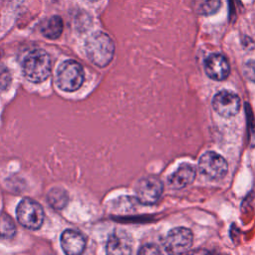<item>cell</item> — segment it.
<instances>
[{
  "label": "cell",
  "mask_w": 255,
  "mask_h": 255,
  "mask_svg": "<svg viewBox=\"0 0 255 255\" xmlns=\"http://www.w3.org/2000/svg\"><path fill=\"white\" fill-rule=\"evenodd\" d=\"M85 49L90 61L101 68L108 66L115 54L114 41L108 34L101 31L93 33L87 39Z\"/></svg>",
  "instance_id": "6da1fadb"
},
{
  "label": "cell",
  "mask_w": 255,
  "mask_h": 255,
  "mask_svg": "<svg viewBox=\"0 0 255 255\" xmlns=\"http://www.w3.org/2000/svg\"><path fill=\"white\" fill-rule=\"evenodd\" d=\"M22 69L28 80L34 83H41L51 74V58L42 49L32 50L24 58Z\"/></svg>",
  "instance_id": "7a4b0ae2"
},
{
  "label": "cell",
  "mask_w": 255,
  "mask_h": 255,
  "mask_svg": "<svg viewBox=\"0 0 255 255\" xmlns=\"http://www.w3.org/2000/svg\"><path fill=\"white\" fill-rule=\"evenodd\" d=\"M84 82V70L81 64L74 60L63 62L57 70V84L66 92L78 90Z\"/></svg>",
  "instance_id": "3957f363"
},
{
  "label": "cell",
  "mask_w": 255,
  "mask_h": 255,
  "mask_svg": "<svg viewBox=\"0 0 255 255\" xmlns=\"http://www.w3.org/2000/svg\"><path fill=\"white\" fill-rule=\"evenodd\" d=\"M19 223L31 230L39 229L44 221V210L42 206L31 198H24L20 201L16 209Z\"/></svg>",
  "instance_id": "277c9868"
},
{
  "label": "cell",
  "mask_w": 255,
  "mask_h": 255,
  "mask_svg": "<svg viewBox=\"0 0 255 255\" xmlns=\"http://www.w3.org/2000/svg\"><path fill=\"white\" fill-rule=\"evenodd\" d=\"M198 169L204 176L210 179H220L226 175L228 164L220 154L214 151H206L199 158Z\"/></svg>",
  "instance_id": "5b68a950"
},
{
  "label": "cell",
  "mask_w": 255,
  "mask_h": 255,
  "mask_svg": "<svg viewBox=\"0 0 255 255\" xmlns=\"http://www.w3.org/2000/svg\"><path fill=\"white\" fill-rule=\"evenodd\" d=\"M163 191V184L156 176H146L141 178L135 187L136 199L143 205L155 204Z\"/></svg>",
  "instance_id": "8992f818"
},
{
  "label": "cell",
  "mask_w": 255,
  "mask_h": 255,
  "mask_svg": "<svg viewBox=\"0 0 255 255\" xmlns=\"http://www.w3.org/2000/svg\"><path fill=\"white\" fill-rule=\"evenodd\" d=\"M193 241L192 232L185 227L171 229L164 239V250L169 254H180L187 252Z\"/></svg>",
  "instance_id": "52a82bcc"
},
{
  "label": "cell",
  "mask_w": 255,
  "mask_h": 255,
  "mask_svg": "<svg viewBox=\"0 0 255 255\" xmlns=\"http://www.w3.org/2000/svg\"><path fill=\"white\" fill-rule=\"evenodd\" d=\"M212 107L221 117L231 118L239 112L240 98L231 91H220L213 97Z\"/></svg>",
  "instance_id": "ba28073f"
},
{
  "label": "cell",
  "mask_w": 255,
  "mask_h": 255,
  "mask_svg": "<svg viewBox=\"0 0 255 255\" xmlns=\"http://www.w3.org/2000/svg\"><path fill=\"white\" fill-rule=\"evenodd\" d=\"M204 69L206 75L216 81L225 80L230 74L229 63L225 56L221 54H211L205 60Z\"/></svg>",
  "instance_id": "9c48e42d"
},
{
  "label": "cell",
  "mask_w": 255,
  "mask_h": 255,
  "mask_svg": "<svg viewBox=\"0 0 255 255\" xmlns=\"http://www.w3.org/2000/svg\"><path fill=\"white\" fill-rule=\"evenodd\" d=\"M131 238L122 229H115L107 241L109 254H129L131 252Z\"/></svg>",
  "instance_id": "30bf717a"
},
{
  "label": "cell",
  "mask_w": 255,
  "mask_h": 255,
  "mask_svg": "<svg viewBox=\"0 0 255 255\" xmlns=\"http://www.w3.org/2000/svg\"><path fill=\"white\" fill-rule=\"evenodd\" d=\"M60 241L63 251L69 255L81 254L86 247V239L83 234L72 229L65 230L61 235Z\"/></svg>",
  "instance_id": "8fae6325"
},
{
  "label": "cell",
  "mask_w": 255,
  "mask_h": 255,
  "mask_svg": "<svg viewBox=\"0 0 255 255\" xmlns=\"http://www.w3.org/2000/svg\"><path fill=\"white\" fill-rule=\"evenodd\" d=\"M196 176V169L192 164H181L167 179L168 185L173 189H181L192 183Z\"/></svg>",
  "instance_id": "7c38bea8"
},
{
  "label": "cell",
  "mask_w": 255,
  "mask_h": 255,
  "mask_svg": "<svg viewBox=\"0 0 255 255\" xmlns=\"http://www.w3.org/2000/svg\"><path fill=\"white\" fill-rule=\"evenodd\" d=\"M64 24L62 18L60 16H52L44 22L41 27V32L44 37L51 40H56L61 36Z\"/></svg>",
  "instance_id": "4fadbf2b"
},
{
  "label": "cell",
  "mask_w": 255,
  "mask_h": 255,
  "mask_svg": "<svg viewBox=\"0 0 255 255\" xmlns=\"http://www.w3.org/2000/svg\"><path fill=\"white\" fill-rule=\"evenodd\" d=\"M48 203L55 209H63L68 203V194L65 189L60 187L52 188L47 196Z\"/></svg>",
  "instance_id": "5bb4252c"
},
{
  "label": "cell",
  "mask_w": 255,
  "mask_h": 255,
  "mask_svg": "<svg viewBox=\"0 0 255 255\" xmlns=\"http://www.w3.org/2000/svg\"><path fill=\"white\" fill-rule=\"evenodd\" d=\"M220 8L219 0H194L193 9L200 15H210Z\"/></svg>",
  "instance_id": "9a60e30c"
},
{
  "label": "cell",
  "mask_w": 255,
  "mask_h": 255,
  "mask_svg": "<svg viewBox=\"0 0 255 255\" xmlns=\"http://www.w3.org/2000/svg\"><path fill=\"white\" fill-rule=\"evenodd\" d=\"M16 234V225L13 219L6 213L0 212V237L11 239Z\"/></svg>",
  "instance_id": "2e32d148"
},
{
  "label": "cell",
  "mask_w": 255,
  "mask_h": 255,
  "mask_svg": "<svg viewBox=\"0 0 255 255\" xmlns=\"http://www.w3.org/2000/svg\"><path fill=\"white\" fill-rule=\"evenodd\" d=\"M11 84V74L5 66H0V92L6 90Z\"/></svg>",
  "instance_id": "e0dca14e"
},
{
  "label": "cell",
  "mask_w": 255,
  "mask_h": 255,
  "mask_svg": "<svg viewBox=\"0 0 255 255\" xmlns=\"http://www.w3.org/2000/svg\"><path fill=\"white\" fill-rule=\"evenodd\" d=\"M243 73L248 80L255 82V60H250L244 65Z\"/></svg>",
  "instance_id": "ac0fdd59"
},
{
  "label": "cell",
  "mask_w": 255,
  "mask_h": 255,
  "mask_svg": "<svg viewBox=\"0 0 255 255\" xmlns=\"http://www.w3.org/2000/svg\"><path fill=\"white\" fill-rule=\"evenodd\" d=\"M138 253H140V254H157V253H160V250L154 244H146L138 250Z\"/></svg>",
  "instance_id": "d6986e66"
},
{
  "label": "cell",
  "mask_w": 255,
  "mask_h": 255,
  "mask_svg": "<svg viewBox=\"0 0 255 255\" xmlns=\"http://www.w3.org/2000/svg\"><path fill=\"white\" fill-rule=\"evenodd\" d=\"M4 1L10 4H19L22 2V0H4Z\"/></svg>",
  "instance_id": "ffe728a7"
},
{
  "label": "cell",
  "mask_w": 255,
  "mask_h": 255,
  "mask_svg": "<svg viewBox=\"0 0 255 255\" xmlns=\"http://www.w3.org/2000/svg\"><path fill=\"white\" fill-rule=\"evenodd\" d=\"M87 1H89V2H95V1H98V0H87Z\"/></svg>",
  "instance_id": "44dd1931"
}]
</instances>
